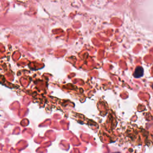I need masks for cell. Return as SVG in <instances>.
<instances>
[{
    "label": "cell",
    "instance_id": "obj_1",
    "mask_svg": "<svg viewBox=\"0 0 153 153\" xmlns=\"http://www.w3.org/2000/svg\"><path fill=\"white\" fill-rule=\"evenodd\" d=\"M143 75V69L141 66H137L133 73V76L135 78H140Z\"/></svg>",
    "mask_w": 153,
    "mask_h": 153
}]
</instances>
